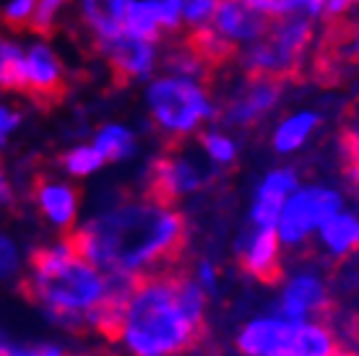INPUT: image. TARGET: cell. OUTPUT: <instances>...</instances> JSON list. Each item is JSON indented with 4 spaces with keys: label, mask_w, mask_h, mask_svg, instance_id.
I'll return each instance as SVG.
<instances>
[{
    "label": "cell",
    "mask_w": 359,
    "mask_h": 356,
    "mask_svg": "<svg viewBox=\"0 0 359 356\" xmlns=\"http://www.w3.org/2000/svg\"><path fill=\"white\" fill-rule=\"evenodd\" d=\"M284 99V81L271 76H250L243 86L226 97L219 109V120L224 128H252L276 112Z\"/></svg>",
    "instance_id": "cell-9"
},
{
    "label": "cell",
    "mask_w": 359,
    "mask_h": 356,
    "mask_svg": "<svg viewBox=\"0 0 359 356\" xmlns=\"http://www.w3.org/2000/svg\"><path fill=\"white\" fill-rule=\"evenodd\" d=\"M354 3H357V0H328V6H325V16L328 18L346 16V13L354 8Z\"/></svg>",
    "instance_id": "cell-37"
},
{
    "label": "cell",
    "mask_w": 359,
    "mask_h": 356,
    "mask_svg": "<svg viewBox=\"0 0 359 356\" xmlns=\"http://www.w3.org/2000/svg\"><path fill=\"white\" fill-rule=\"evenodd\" d=\"M21 123H24V115H21V109L11 107V104H3V107H0V141L8 143L11 135L18 133Z\"/></svg>",
    "instance_id": "cell-35"
},
{
    "label": "cell",
    "mask_w": 359,
    "mask_h": 356,
    "mask_svg": "<svg viewBox=\"0 0 359 356\" xmlns=\"http://www.w3.org/2000/svg\"><path fill=\"white\" fill-rule=\"evenodd\" d=\"M325 6H328V0H302V13L315 21V18L325 16Z\"/></svg>",
    "instance_id": "cell-38"
},
{
    "label": "cell",
    "mask_w": 359,
    "mask_h": 356,
    "mask_svg": "<svg viewBox=\"0 0 359 356\" xmlns=\"http://www.w3.org/2000/svg\"><path fill=\"white\" fill-rule=\"evenodd\" d=\"M351 53H354V57L359 60V29L354 32V36H351Z\"/></svg>",
    "instance_id": "cell-39"
},
{
    "label": "cell",
    "mask_w": 359,
    "mask_h": 356,
    "mask_svg": "<svg viewBox=\"0 0 359 356\" xmlns=\"http://www.w3.org/2000/svg\"><path fill=\"white\" fill-rule=\"evenodd\" d=\"M21 252H18V245L11 237H3L0 240V273L6 278L11 276H18V271H21Z\"/></svg>",
    "instance_id": "cell-33"
},
{
    "label": "cell",
    "mask_w": 359,
    "mask_h": 356,
    "mask_svg": "<svg viewBox=\"0 0 359 356\" xmlns=\"http://www.w3.org/2000/svg\"><path fill=\"white\" fill-rule=\"evenodd\" d=\"M68 3H71V0H36V11H34V18H32V29L39 32V34L53 32L55 24H57V18L63 16V11H65Z\"/></svg>",
    "instance_id": "cell-29"
},
{
    "label": "cell",
    "mask_w": 359,
    "mask_h": 356,
    "mask_svg": "<svg viewBox=\"0 0 359 356\" xmlns=\"http://www.w3.org/2000/svg\"><path fill=\"white\" fill-rule=\"evenodd\" d=\"M341 208H346V198L339 187L302 182L289 196L276 224V234L284 249L307 247L323 229V224L339 214Z\"/></svg>",
    "instance_id": "cell-6"
},
{
    "label": "cell",
    "mask_w": 359,
    "mask_h": 356,
    "mask_svg": "<svg viewBox=\"0 0 359 356\" xmlns=\"http://www.w3.org/2000/svg\"><path fill=\"white\" fill-rule=\"evenodd\" d=\"M214 164L208 156L193 149H175L172 153L162 156L154 167V198L167 200V203H177L190 196H198L203 187L214 177Z\"/></svg>",
    "instance_id": "cell-8"
},
{
    "label": "cell",
    "mask_w": 359,
    "mask_h": 356,
    "mask_svg": "<svg viewBox=\"0 0 359 356\" xmlns=\"http://www.w3.org/2000/svg\"><path fill=\"white\" fill-rule=\"evenodd\" d=\"M273 18L263 13L252 0H222L208 27L219 32L237 50L258 42L269 34Z\"/></svg>",
    "instance_id": "cell-14"
},
{
    "label": "cell",
    "mask_w": 359,
    "mask_h": 356,
    "mask_svg": "<svg viewBox=\"0 0 359 356\" xmlns=\"http://www.w3.org/2000/svg\"><path fill=\"white\" fill-rule=\"evenodd\" d=\"M333 356H354V354H346V351H341V348H339V351H336Z\"/></svg>",
    "instance_id": "cell-41"
},
{
    "label": "cell",
    "mask_w": 359,
    "mask_h": 356,
    "mask_svg": "<svg viewBox=\"0 0 359 356\" xmlns=\"http://www.w3.org/2000/svg\"><path fill=\"white\" fill-rule=\"evenodd\" d=\"M97 50L115 68L120 78L138 81V83H149L156 76L164 57L159 42L141 39V36H133L128 32L112 36V39H104V42H97Z\"/></svg>",
    "instance_id": "cell-11"
},
{
    "label": "cell",
    "mask_w": 359,
    "mask_h": 356,
    "mask_svg": "<svg viewBox=\"0 0 359 356\" xmlns=\"http://www.w3.org/2000/svg\"><path fill=\"white\" fill-rule=\"evenodd\" d=\"M193 278H196L198 284L203 286V292H206L208 296L219 294V284H222V276H219V268H216L211 260H198L196 266H193Z\"/></svg>",
    "instance_id": "cell-32"
},
{
    "label": "cell",
    "mask_w": 359,
    "mask_h": 356,
    "mask_svg": "<svg viewBox=\"0 0 359 356\" xmlns=\"http://www.w3.org/2000/svg\"><path fill=\"white\" fill-rule=\"evenodd\" d=\"M349 177H351V182L359 187V164H351L349 167Z\"/></svg>",
    "instance_id": "cell-40"
},
{
    "label": "cell",
    "mask_w": 359,
    "mask_h": 356,
    "mask_svg": "<svg viewBox=\"0 0 359 356\" xmlns=\"http://www.w3.org/2000/svg\"><path fill=\"white\" fill-rule=\"evenodd\" d=\"M65 71L55 47L45 39H34L27 47V91L36 97H55L63 89Z\"/></svg>",
    "instance_id": "cell-16"
},
{
    "label": "cell",
    "mask_w": 359,
    "mask_h": 356,
    "mask_svg": "<svg viewBox=\"0 0 359 356\" xmlns=\"http://www.w3.org/2000/svg\"><path fill=\"white\" fill-rule=\"evenodd\" d=\"M234 343L243 356H315L318 348L310 320H289L273 310L245 322Z\"/></svg>",
    "instance_id": "cell-7"
},
{
    "label": "cell",
    "mask_w": 359,
    "mask_h": 356,
    "mask_svg": "<svg viewBox=\"0 0 359 356\" xmlns=\"http://www.w3.org/2000/svg\"><path fill=\"white\" fill-rule=\"evenodd\" d=\"M201 330L180 299L177 273L162 271L138 281L115 341L130 356H182Z\"/></svg>",
    "instance_id": "cell-3"
},
{
    "label": "cell",
    "mask_w": 359,
    "mask_h": 356,
    "mask_svg": "<svg viewBox=\"0 0 359 356\" xmlns=\"http://www.w3.org/2000/svg\"><path fill=\"white\" fill-rule=\"evenodd\" d=\"M198 146L201 151L206 153L208 161L214 164L216 170H226L232 167L237 156H240V143L229 133V128L224 125H208L198 133Z\"/></svg>",
    "instance_id": "cell-21"
},
{
    "label": "cell",
    "mask_w": 359,
    "mask_h": 356,
    "mask_svg": "<svg viewBox=\"0 0 359 356\" xmlns=\"http://www.w3.org/2000/svg\"><path fill=\"white\" fill-rule=\"evenodd\" d=\"M24 286L47 320L63 330H86L91 312L107 299V273L76 247L71 234L36 249Z\"/></svg>",
    "instance_id": "cell-2"
},
{
    "label": "cell",
    "mask_w": 359,
    "mask_h": 356,
    "mask_svg": "<svg viewBox=\"0 0 359 356\" xmlns=\"http://www.w3.org/2000/svg\"><path fill=\"white\" fill-rule=\"evenodd\" d=\"M323 115L318 109H294L273 125L271 130V149L278 156H292L302 151L307 143L313 141V135L320 130Z\"/></svg>",
    "instance_id": "cell-17"
},
{
    "label": "cell",
    "mask_w": 359,
    "mask_h": 356,
    "mask_svg": "<svg viewBox=\"0 0 359 356\" xmlns=\"http://www.w3.org/2000/svg\"><path fill=\"white\" fill-rule=\"evenodd\" d=\"M36 11V0H6L3 3V18L8 27H24L32 24Z\"/></svg>",
    "instance_id": "cell-31"
},
{
    "label": "cell",
    "mask_w": 359,
    "mask_h": 356,
    "mask_svg": "<svg viewBox=\"0 0 359 356\" xmlns=\"http://www.w3.org/2000/svg\"><path fill=\"white\" fill-rule=\"evenodd\" d=\"M331 307V289L318 271L299 268L281 278L273 312L289 320H318Z\"/></svg>",
    "instance_id": "cell-10"
},
{
    "label": "cell",
    "mask_w": 359,
    "mask_h": 356,
    "mask_svg": "<svg viewBox=\"0 0 359 356\" xmlns=\"http://www.w3.org/2000/svg\"><path fill=\"white\" fill-rule=\"evenodd\" d=\"M284 245L278 240L276 229H263V226H250L237 237L234 255L245 273L255 281L273 284L281 281V266H284Z\"/></svg>",
    "instance_id": "cell-12"
},
{
    "label": "cell",
    "mask_w": 359,
    "mask_h": 356,
    "mask_svg": "<svg viewBox=\"0 0 359 356\" xmlns=\"http://www.w3.org/2000/svg\"><path fill=\"white\" fill-rule=\"evenodd\" d=\"M263 13H269L273 21L276 18H287L294 13H302V0H252Z\"/></svg>",
    "instance_id": "cell-34"
},
{
    "label": "cell",
    "mask_w": 359,
    "mask_h": 356,
    "mask_svg": "<svg viewBox=\"0 0 359 356\" xmlns=\"http://www.w3.org/2000/svg\"><path fill=\"white\" fill-rule=\"evenodd\" d=\"M34 205L39 216L53 226L55 232L73 234L79 226V211H81V198L73 182L60 177L39 179L34 187Z\"/></svg>",
    "instance_id": "cell-15"
},
{
    "label": "cell",
    "mask_w": 359,
    "mask_h": 356,
    "mask_svg": "<svg viewBox=\"0 0 359 356\" xmlns=\"http://www.w3.org/2000/svg\"><path fill=\"white\" fill-rule=\"evenodd\" d=\"M104 164H107V159L102 156V151H99L91 141L76 143V146H71V149L60 156V170L73 179L91 177V174H97Z\"/></svg>",
    "instance_id": "cell-24"
},
{
    "label": "cell",
    "mask_w": 359,
    "mask_h": 356,
    "mask_svg": "<svg viewBox=\"0 0 359 356\" xmlns=\"http://www.w3.org/2000/svg\"><path fill=\"white\" fill-rule=\"evenodd\" d=\"M315 245L331 260H349L359 255V214L341 208L323 224V229L315 237Z\"/></svg>",
    "instance_id": "cell-18"
},
{
    "label": "cell",
    "mask_w": 359,
    "mask_h": 356,
    "mask_svg": "<svg viewBox=\"0 0 359 356\" xmlns=\"http://www.w3.org/2000/svg\"><path fill=\"white\" fill-rule=\"evenodd\" d=\"M128 0H79V16L94 42H104L126 32Z\"/></svg>",
    "instance_id": "cell-19"
},
{
    "label": "cell",
    "mask_w": 359,
    "mask_h": 356,
    "mask_svg": "<svg viewBox=\"0 0 359 356\" xmlns=\"http://www.w3.org/2000/svg\"><path fill=\"white\" fill-rule=\"evenodd\" d=\"M219 3L222 0H182V18H185V29H190V34L211 24Z\"/></svg>",
    "instance_id": "cell-28"
},
{
    "label": "cell",
    "mask_w": 359,
    "mask_h": 356,
    "mask_svg": "<svg viewBox=\"0 0 359 356\" xmlns=\"http://www.w3.org/2000/svg\"><path fill=\"white\" fill-rule=\"evenodd\" d=\"M190 42L203 53V57H206L208 62H224L226 57H232L234 50H237V47L229 45L224 36L219 34V32H214L211 27L201 29V32H193V39H190Z\"/></svg>",
    "instance_id": "cell-26"
},
{
    "label": "cell",
    "mask_w": 359,
    "mask_h": 356,
    "mask_svg": "<svg viewBox=\"0 0 359 356\" xmlns=\"http://www.w3.org/2000/svg\"><path fill=\"white\" fill-rule=\"evenodd\" d=\"M126 32L141 39H151V42H162V36L167 34L162 24V16L146 6V3H135L128 0V13H126Z\"/></svg>",
    "instance_id": "cell-25"
},
{
    "label": "cell",
    "mask_w": 359,
    "mask_h": 356,
    "mask_svg": "<svg viewBox=\"0 0 359 356\" xmlns=\"http://www.w3.org/2000/svg\"><path fill=\"white\" fill-rule=\"evenodd\" d=\"M208 65H211V62L203 57V53H201L193 42H188V45H182V47H172L170 53L162 57V71L182 76V78L203 81L208 73Z\"/></svg>",
    "instance_id": "cell-23"
},
{
    "label": "cell",
    "mask_w": 359,
    "mask_h": 356,
    "mask_svg": "<svg viewBox=\"0 0 359 356\" xmlns=\"http://www.w3.org/2000/svg\"><path fill=\"white\" fill-rule=\"evenodd\" d=\"M344 149L351 164H359V112L349 120L346 130H344Z\"/></svg>",
    "instance_id": "cell-36"
},
{
    "label": "cell",
    "mask_w": 359,
    "mask_h": 356,
    "mask_svg": "<svg viewBox=\"0 0 359 356\" xmlns=\"http://www.w3.org/2000/svg\"><path fill=\"white\" fill-rule=\"evenodd\" d=\"M357 6H359V0H357Z\"/></svg>",
    "instance_id": "cell-43"
},
{
    "label": "cell",
    "mask_w": 359,
    "mask_h": 356,
    "mask_svg": "<svg viewBox=\"0 0 359 356\" xmlns=\"http://www.w3.org/2000/svg\"><path fill=\"white\" fill-rule=\"evenodd\" d=\"M135 3H146L151 6L159 16H162L164 32L167 34H175L185 27V18H182V0H135Z\"/></svg>",
    "instance_id": "cell-30"
},
{
    "label": "cell",
    "mask_w": 359,
    "mask_h": 356,
    "mask_svg": "<svg viewBox=\"0 0 359 356\" xmlns=\"http://www.w3.org/2000/svg\"><path fill=\"white\" fill-rule=\"evenodd\" d=\"M310 42H313V18L305 13H294L287 18H276L269 34L243 47L237 53V60L248 76L284 78L299 68Z\"/></svg>",
    "instance_id": "cell-5"
},
{
    "label": "cell",
    "mask_w": 359,
    "mask_h": 356,
    "mask_svg": "<svg viewBox=\"0 0 359 356\" xmlns=\"http://www.w3.org/2000/svg\"><path fill=\"white\" fill-rule=\"evenodd\" d=\"M302 185L294 167H273L258 179L252 190L250 208H248V221L250 226H263V229H276L278 216L284 211L289 196Z\"/></svg>",
    "instance_id": "cell-13"
},
{
    "label": "cell",
    "mask_w": 359,
    "mask_h": 356,
    "mask_svg": "<svg viewBox=\"0 0 359 356\" xmlns=\"http://www.w3.org/2000/svg\"><path fill=\"white\" fill-rule=\"evenodd\" d=\"M91 143L97 146L107 164H123L138 153V135L123 123H104L94 130Z\"/></svg>",
    "instance_id": "cell-20"
},
{
    "label": "cell",
    "mask_w": 359,
    "mask_h": 356,
    "mask_svg": "<svg viewBox=\"0 0 359 356\" xmlns=\"http://www.w3.org/2000/svg\"><path fill=\"white\" fill-rule=\"evenodd\" d=\"M357 214H359V193H357Z\"/></svg>",
    "instance_id": "cell-42"
},
{
    "label": "cell",
    "mask_w": 359,
    "mask_h": 356,
    "mask_svg": "<svg viewBox=\"0 0 359 356\" xmlns=\"http://www.w3.org/2000/svg\"><path fill=\"white\" fill-rule=\"evenodd\" d=\"M71 237L104 273L146 278L175 263L185 242V219L172 203L151 196L102 208Z\"/></svg>",
    "instance_id": "cell-1"
},
{
    "label": "cell",
    "mask_w": 359,
    "mask_h": 356,
    "mask_svg": "<svg viewBox=\"0 0 359 356\" xmlns=\"http://www.w3.org/2000/svg\"><path fill=\"white\" fill-rule=\"evenodd\" d=\"M144 104L154 128L172 141L193 138L219 117V104L203 81L164 71L146 83Z\"/></svg>",
    "instance_id": "cell-4"
},
{
    "label": "cell",
    "mask_w": 359,
    "mask_h": 356,
    "mask_svg": "<svg viewBox=\"0 0 359 356\" xmlns=\"http://www.w3.org/2000/svg\"><path fill=\"white\" fill-rule=\"evenodd\" d=\"M0 83L6 91H27V47L11 36L0 42Z\"/></svg>",
    "instance_id": "cell-22"
},
{
    "label": "cell",
    "mask_w": 359,
    "mask_h": 356,
    "mask_svg": "<svg viewBox=\"0 0 359 356\" xmlns=\"http://www.w3.org/2000/svg\"><path fill=\"white\" fill-rule=\"evenodd\" d=\"M0 356H68V351L55 341H3Z\"/></svg>",
    "instance_id": "cell-27"
}]
</instances>
